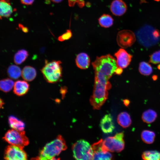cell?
Listing matches in <instances>:
<instances>
[{
  "label": "cell",
  "instance_id": "1",
  "mask_svg": "<svg viewBox=\"0 0 160 160\" xmlns=\"http://www.w3.org/2000/svg\"><path fill=\"white\" fill-rule=\"evenodd\" d=\"M92 65L95 75L104 76L108 79L118 67L115 59L109 54L97 57Z\"/></svg>",
  "mask_w": 160,
  "mask_h": 160
},
{
  "label": "cell",
  "instance_id": "2",
  "mask_svg": "<svg viewBox=\"0 0 160 160\" xmlns=\"http://www.w3.org/2000/svg\"><path fill=\"white\" fill-rule=\"evenodd\" d=\"M108 81L95 80L90 103L94 109H100L108 98V90L111 88Z\"/></svg>",
  "mask_w": 160,
  "mask_h": 160
},
{
  "label": "cell",
  "instance_id": "3",
  "mask_svg": "<svg viewBox=\"0 0 160 160\" xmlns=\"http://www.w3.org/2000/svg\"><path fill=\"white\" fill-rule=\"evenodd\" d=\"M67 148L65 142L60 135L51 142L47 144L40 151L39 155L35 159L37 160L53 159L62 151Z\"/></svg>",
  "mask_w": 160,
  "mask_h": 160
},
{
  "label": "cell",
  "instance_id": "4",
  "mask_svg": "<svg viewBox=\"0 0 160 160\" xmlns=\"http://www.w3.org/2000/svg\"><path fill=\"white\" fill-rule=\"evenodd\" d=\"M136 38L140 44L149 47L156 44L160 39V33L158 30L149 25H145L136 32Z\"/></svg>",
  "mask_w": 160,
  "mask_h": 160
},
{
  "label": "cell",
  "instance_id": "5",
  "mask_svg": "<svg viewBox=\"0 0 160 160\" xmlns=\"http://www.w3.org/2000/svg\"><path fill=\"white\" fill-rule=\"evenodd\" d=\"M60 61L53 60L48 62L45 60V65L41 70L45 79L49 83H56L62 77V68Z\"/></svg>",
  "mask_w": 160,
  "mask_h": 160
},
{
  "label": "cell",
  "instance_id": "6",
  "mask_svg": "<svg viewBox=\"0 0 160 160\" xmlns=\"http://www.w3.org/2000/svg\"><path fill=\"white\" fill-rule=\"evenodd\" d=\"M74 158L77 160H93V151L89 143L83 140L77 141L72 147Z\"/></svg>",
  "mask_w": 160,
  "mask_h": 160
},
{
  "label": "cell",
  "instance_id": "7",
  "mask_svg": "<svg viewBox=\"0 0 160 160\" xmlns=\"http://www.w3.org/2000/svg\"><path fill=\"white\" fill-rule=\"evenodd\" d=\"M3 138L11 145L22 148L29 143L28 139L24 130L19 131L13 129L9 130L5 134Z\"/></svg>",
  "mask_w": 160,
  "mask_h": 160
},
{
  "label": "cell",
  "instance_id": "8",
  "mask_svg": "<svg viewBox=\"0 0 160 160\" xmlns=\"http://www.w3.org/2000/svg\"><path fill=\"white\" fill-rule=\"evenodd\" d=\"M123 132L118 133L113 137L106 138L103 140V147L105 151L119 152L124 149L125 145Z\"/></svg>",
  "mask_w": 160,
  "mask_h": 160
},
{
  "label": "cell",
  "instance_id": "9",
  "mask_svg": "<svg viewBox=\"0 0 160 160\" xmlns=\"http://www.w3.org/2000/svg\"><path fill=\"white\" fill-rule=\"evenodd\" d=\"M135 34L131 31L123 30L119 31L116 37V41L119 46L126 48L132 46L135 41Z\"/></svg>",
  "mask_w": 160,
  "mask_h": 160
},
{
  "label": "cell",
  "instance_id": "10",
  "mask_svg": "<svg viewBox=\"0 0 160 160\" xmlns=\"http://www.w3.org/2000/svg\"><path fill=\"white\" fill-rule=\"evenodd\" d=\"M4 158L9 160H25L27 159V157L23 148L10 145L8 146L5 149Z\"/></svg>",
  "mask_w": 160,
  "mask_h": 160
},
{
  "label": "cell",
  "instance_id": "11",
  "mask_svg": "<svg viewBox=\"0 0 160 160\" xmlns=\"http://www.w3.org/2000/svg\"><path fill=\"white\" fill-rule=\"evenodd\" d=\"M91 146L93 153V160H110L112 159V154L103 150L102 140H99Z\"/></svg>",
  "mask_w": 160,
  "mask_h": 160
},
{
  "label": "cell",
  "instance_id": "12",
  "mask_svg": "<svg viewBox=\"0 0 160 160\" xmlns=\"http://www.w3.org/2000/svg\"><path fill=\"white\" fill-rule=\"evenodd\" d=\"M116 58L118 67L122 68H127L130 64L132 56L128 53L124 49H120L114 54Z\"/></svg>",
  "mask_w": 160,
  "mask_h": 160
},
{
  "label": "cell",
  "instance_id": "13",
  "mask_svg": "<svg viewBox=\"0 0 160 160\" xmlns=\"http://www.w3.org/2000/svg\"><path fill=\"white\" fill-rule=\"evenodd\" d=\"M127 6L122 0H114L111 2L110 9L112 13L116 16L123 15L127 10Z\"/></svg>",
  "mask_w": 160,
  "mask_h": 160
},
{
  "label": "cell",
  "instance_id": "14",
  "mask_svg": "<svg viewBox=\"0 0 160 160\" xmlns=\"http://www.w3.org/2000/svg\"><path fill=\"white\" fill-rule=\"evenodd\" d=\"M100 125L104 133H111L114 129L115 126L111 115L108 114L105 115L101 119Z\"/></svg>",
  "mask_w": 160,
  "mask_h": 160
},
{
  "label": "cell",
  "instance_id": "15",
  "mask_svg": "<svg viewBox=\"0 0 160 160\" xmlns=\"http://www.w3.org/2000/svg\"><path fill=\"white\" fill-rule=\"evenodd\" d=\"M29 87V85L27 82L18 80L14 83L13 92L17 96H22L27 92Z\"/></svg>",
  "mask_w": 160,
  "mask_h": 160
},
{
  "label": "cell",
  "instance_id": "16",
  "mask_svg": "<svg viewBox=\"0 0 160 160\" xmlns=\"http://www.w3.org/2000/svg\"><path fill=\"white\" fill-rule=\"evenodd\" d=\"M90 59L88 55L86 53L82 52L78 54L76 59L77 66L82 69L87 68L90 64Z\"/></svg>",
  "mask_w": 160,
  "mask_h": 160
},
{
  "label": "cell",
  "instance_id": "17",
  "mask_svg": "<svg viewBox=\"0 0 160 160\" xmlns=\"http://www.w3.org/2000/svg\"><path fill=\"white\" fill-rule=\"evenodd\" d=\"M0 17H9L12 12V9L9 0H1Z\"/></svg>",
  "mask_w": 160,
  "mask_h": 160
},
{
  "label": "cell",
  "instance_id": "18",
  "mask_svg": "<svg viewBox=\"0 0 160 160\" xmlns=\"http://www.w3.org/2000/svg\"><path fill=\"white\" fill-rule=\"evenodd\" d=\"M36 72L35 69L29 66L24 67L22 69L21 76L23 78L25 81H30L36 77Z\"/></svg>",
  "mask_w": 160,
  "mask_h": 160
},
{
  "label": "cell",
  "instance_id": "19",
  "mask_svg": "<svg viewBox=\"0 0 160 160\" xmlns=\"http://www.w3.org/2000/svg\"><path fill=\"white\" fill-rule=\"evenodd\" d=\"M117 121L118 124L124 128L129 127L132 123L129 115L125 111L122 112L118 115L117 118Z\"/></svg>",
  "mask_w": 160,
  "mask_h": 160
},
{
  "label": "cell",
  "instance_id": "20",
  "mask_svg": "<svg viewBox=\"0 0 160 160\" xmlns=\"http://www.w3.org/2000/svg\"><path fill=\"white\" fill-rule=\"evenodd\" d=\"M157 117L156 112L152 109H148L145 111L142 114V118L143 121L149 124L154 121Z\"/></svg>",
  "mask_w": 160,
  "mask_h": 160
},
{
  "label": "cell",
  "instance_id": "21",
  "mask_svg": "<svg viewBox=\"0 0 160 160\" xmlns=\"http://www.w3.org/2000/svg\"><path fill=\"white\" fill-rule=\"evenodd\" d=\"M9 122L10 127L13 129L19 131H23L24 128V123L13 116L9 118Z\"/></svg>",
  "mask_w": 160,
  "mask_h": 160
},
{
  "label": "cell",
  "instance_id": "22",
  "mask_svg": "<svg viewBox=\"0 0 160 160\" xmlns=\"http://www.w3.org/2000/svg\"><path fill=\"white\" fill-rule=\"evenodd\" d=\"M98 20L100 25L105 28H109L113 24V18L108 14H103L99 18Z\"/></svg>",
  "mask_w": 160,
  "mask_h": 160
},
{
  "label": "cell",
  "instance_id": "23",
  "mask_svg": "<svg viewBox=\"0 0 160 160\" xmlns=\"http://www.w3.org/2000/svg\"><path fill=\"white\" fill-rule=\"evenodd\" d=\"M7 73L8 76L11 78L13 79H17L20 76L22 71L18 66L12 65L8 67Z\"/></svg>",
  "mask_w": 160,
  "mask_h": 160
},
{
  "label": "cell",
  "instance_id": "24",
  "mask_svg": "<svg viewBox=\"0 0 160 160\" xmlns=\"http://www.w3.org/2000/svg\"><path fill=\"white\" fill-rule=\"evenodd\" d=\"M141 136L142 140L145 143L150 144L153 142L155 134L153 131L145 130L142 132Z\"/></svg>",
  "mask_w": 160,
  "mask_h": 160
},
{
  "label": "cell",
  "instance_id": "25",
  "mask_svg": "<svg viewBox=\"0 0 160 160\" xmlns=\"http://www.w3.org/2000/svg\"><path fill=\"white\" fill-rule=\"evenodd\" d=\"M28 55L26 50L23 49L19 50L15 55L14 62L16 64H20L25 60Z\"/></svg>",
  "mask_w": 160,
  "mask_h": 160
},
{
  "label": "cell",
  "instance_id": "26",
  "mask_svg": "<svg viewBox=\"0 0 160 160\" xmlns=\"http://www.w3.org/2000/svg\"><path fill=\"white\" fill-rule=\"evenodd\" d=\"M143 159L147 160H160V153L156 151H148L142 155Z\"/></svg>",
  "mask_w": 160,
  "mask_h": 160
},
{
  "label": "cell",
  "instance_id": "27",
  "mask_svg": "<svg viewBox=\"0 0 160 160\" xmlns=\"http://www.w3.org/2000/svg\"><path fill=\"white\" fill-rule=\"evenodd\" d=\"M14 85V81L9 79L1 80L0 81V89L4 92H8L12 89Z\"/></svg>",
  "mask_w": 160,
  "mask_h": 160
},
{
  "label": "cell",
  "instance_id": "28",
  "mask_svg": "<svg viewBox=\"0 0 160 160\" xmlns=\"http://www.w3.org/2000/svg\"><path fill=\"white\" fill-rule=\"evenodd\" d=\"M139 71L141 74L149 76L152 73L153 70L151 66L149 64L143 61L140 63Z\"/></svg>",
  "mask_w": 160,
  "mask_h": 160
},
{
  "label": "cell",
  "instance_id": "29",
  "mask_svg": "<svg viewBox=\"0 0 160 160\" xmlns=\"http://www.w3.org/2000/svg\"><path fill=\"white\" fill-rule=\"evenodd\" d=\"M149 62L155 64L160 63V50L154 52L150 56Z\"/></svg>",
  "mask_w": 160,
  "mask_h": 160
},
{
  "label": "cell",
  "instance_id": "30",
  "mask_svg": "<svg viewBox=\"0 0 160 160\" xmlns=\"http://www.w3.org/2000/svg\"><path fill=\"white\" fill-rule=\"evenodd\" d=\"M72 33L70 29L67 30L66 32L61 35L58 38V40L60 41H63L70 39L72 36Z\"/></svg>",
  "mask_w": 160,
  "mask_h": 160
},
{
  "label": "cell",
  "instance_id": "31",
  "mask_svg": "<svg viewBox=\"0 0 160 160\" xmlns=\"http://www.w3.org/2000/svg\"><path fill=\"white\" fill-rule=\"evenodd\" d=\"M69 6L70 7H73L76 4L80 7L82 8L84 5V0H68Z\"/></svg>",
  "mask_w": 160,
  "mask_h": 160
},
{
  "label": "cell",
  "instance_id": "32",
  "mask_svg": "<svg viewBox=\"0 0 160 160\" xmlns=\"http://www.w3.org/2000/svg\"><path fill=\"white\" fill-rule=\"evenodd\" d=\"M34 0H20L21 3L23 4L29 5L32 4Z\"/></svg>",
  "mask_w": 160,
  "mask_h": 160
},
{
  "label": "cell",
  "instance_id": "33",
  "mask_svg": "<svg viewBox=\"0 0 160 160\" xmlns=\"http://www.w3.org/2000/svg\"><path fill=\"white\" fill-rule=\"evenodd\" d=\"M123 70L122 68L118 67V68L116 69L115 73L117 75H121L122 73Z\"/></svg>",
  "mask_w": 160,
  "mask_h": 160
},
{
  "label": "cell",
  "instance_id": "34",
  "mask_svg": "<svg viewBox=\"0 0 160 160\" xmlns=\"http://www.w3.org/2000/svg\"><path fill=\"white\" fill-rule=\"evenodd\" d=\"M19 27L21 28L22 30L24 32H27L28 31V29L26 27H24L21 24H19Z\"/></svg>",
  "mask_w": 160,
  "mask_h": 160
},
{
  "label": "cell",
  "instance_id": "35",
  "mask_svg": "<svg viewBox=\"0 0 160 160\" xmlns=\"http://www.w3.org/2000/svg\"><path fill=\"white\" fill-rule=\"evenodd\" d=\"M123 102L124 105H128L129 103V101L127 99H125L123 100Z\"/></svg>",
  "mask_w": 160,
  "mask_h": 160
},
{
  "label": "cell",
  "instance_id": "36",
  "mask_svg": "<svg viewBox=\"0 0 160 160\" xmlns=\"http://www.w3.org/2000/svg\"><path fill=\"white\" fill-rule=\"evenodd\" d=\"M52 1L56 3H58L61 2L62 0H51Z\"/></svg>",
  "mask_w": 160,
  "mask_h": 160
},
{
  "label": "cell",
  "instance_id": "37",
  "mask_svg": "<svg viewBox=\"0 0 160 160\" xmlns=\"http://www.w3.org/2000/svg\"><path fill=\"white\" fill-rule=\"evenodd\" d=\"M152 78L153 80L155 81L157 80L158 76L157 75H154L152 76Z\"/></svg>",
  "mask_w": 160,
  "mask_h": 160
},
{
  "label": "cell",
  "instance_id": "38",
  "mask_svg": "<svg viewBox=\"0 0 160 160\" xmlns=\"http://www.w3.org/2000/svg\"><path fill=\"white\" fill-rule=\"evenodd\" d=\"M0 105H1V106L4 104V102H3V101L1 99H0Z\"/></svg>",
  "mask_w": 160,
  "mask_h": 160
},
{
  "label": "cell",
  "instance_id": "39",
  "mask_svg": "<svg viewBox=\"0 0 160 160\" xmlns=\"http://www.w3.org/2000/svg\"><path fill=\"white\" fill-rule=\"evenodd\" d=\"M157 67L159 70H160V64L157 66Z\"/></svg>",
  "mask_w": 160,
  "mask_h": 160
}]
</instances>
